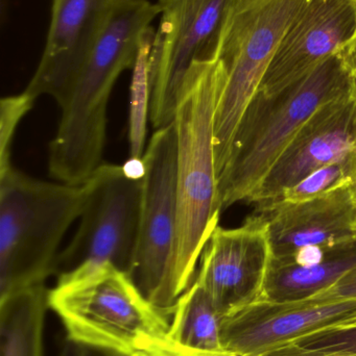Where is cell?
Returning <instances> with one entry per match:
<instances>
[{
    "label": "cell",
    "mask_w": 356,
    "mask_h": 356,
    "mask_svg": "<svg viewBox=\"0 0 356 356\" xmlns=\"http://www.w3.org/2000/svg\"><path fill=\"white\" fill-rule=\"evenodd\" d=\"M159 13L150 0H116L83 62L50 96L61 117L48 170L62 184L83 186L102 164L111 93L121 73L135 68Z\"/></svg>",
    "instance_id": "1"
},
{
    "label": "cell",
    "mask_w": 356,
    "mask_h": 356,
    "mask_svg": "<svg viewBox=\"0 0 356 356\" xmlns=\"http://www.w3.org/2000/svg\"><path fill=\"white\" fill-rule=\"evenodd\" d=\"M227 72L219 58L194 66L176 108L178 227L171 264V294L177 303L192 286L196 266L222 213L215 161V115Z\"/></svg>",
    "instance_id": "2"
},
{
    "label": "cell",
    "mask_w": 356,
    "mask_h": 356,
    "mask_svg": "<svg viewBox=\"0 0 356 356\" xmlns=\"http://www.w3.org/2000/svg\"><path fill=\"white\" fill-rule=\"evenodd\" d=\"M355 89V75L341 52L280 93L258 92L240 120L219 175L222 211L249 203L311 115Z\"/></svg>",
    "instance_id": "3"
},
{
    "label": "cell",
    "mask_w": 356,
    "mask_h": 356,
    "mask_svg": "<svg viewBox=\"0 0 356 356\" xmlns=\"http://www.w3.org/2000/svg\"><path fill=\"white\" fill-rule=\"evenodd\" d=\"M83 204V186L36 179L13 166L0 175V299L54 275L59 247Z\"/></svg>",
    "instance_id": "4"
},
{
    "label": "cell",
    "mask_w": 356,
    "mask_h": 356,
    "mask_svg": "<svg viewBox=\"0 0 356 356\" xmlns=\"http://www.w3.org/2000/svg\"><path fill=\"white\" fill-rule=\"evenodd\" d=\"M48 307L68 339L132 355L148 340L169 332L171 319L144 296L132 278L110 264L58 278Z\"/></svg>",
    "instance_id": "5"
},
{
    "label": "cell",
    "mask_w": 356,
    "mask_h": 356,
    "mask_svg": "<svg viewBox=\"0 0 356 356\" xmlns=\"http://www.w3.org/2000/svg\"><path fill=\"white\" fill-rule=\"evenodd\" d=\"M246 0H158V31L148 54L150 121L173 122L180 90L194 66L219 58L232 20Z\"/></svg>",
    "instance_id": "6"
},
{
    "label": "cell",
    "mask_w": 356,
    "mask_h": 356,
    "mask_svg": "<svg viewBox=\"0 0 356 356\" xmlns=\"http://www.w3.org/2000/svg\"><path fill=\"white\" fill-rule=\"evenodd\" d=\"M307 0H246L234 16L219 58L227 72L215 115L217 175L229 158L234 136L250 102Z\"/></svg>",
    "instance_id": "7"
},
{
    "label": "cell",
    "mask_w": 356,
    "mask_h": 356,
    "mask_svg": "<svg viewBox=\"0 0 356 356\" xmlns=\"http://www.w3.org/2000/svg\"><path fill=\"white\" fill-rule=\"evenodd\" d=\"M144 178L102 163L83 184L77 234L56 259L54 275L110 264L131 275L139 243Z\"/></svg>",
    "instance_id": "8"
},
{
    "label": "cell",
    "mask_w": 356,
    "mask_h": 356,
    "mask_svg": "<svg viewBox=\"0 0 356 356\" xmlns=\"http://www.w3.org/2000/svg\"><path fill=\"white\" fill-rule=\"evenodd\" d=\"M139 243L130 277L144 296L171 315V264L178 227L177 134L169 123L157 129L144 156Z\"/></svg>",
    "instance_id": "9"
},
{
    "label": "cell",
    "mask_w": 356,
    "mask_h": 356,
    "mask_svg": "<svg viewBox=\"0 0 356 356\" xmlns=\"http://www.w3.org/2000/svg\"><path fill=\"white\" fill-rule=\"evenodd\" d=\"M200 261L194 282L223 317L263 298L272 261L265 218L254 213L238 227L217 226Z\"/></svg>",
    "instance_id": "10"
},
{
    "label": "cell",
    "mask_w": 356,
    "mask_h": 356,
    "mask_svg": "<svg viewBox=\"0 0 356 356\" xmlns=\"http://www.w3.org/2000/svg\"><path fill=\"white\" fill-rule=\"evenodd\" d=\"M356 317V298L318 293L294 301L261 298L224 317V348L245 356H265L320 328Z\"/></svg>",
    "instance_id": "11"
},
{
    "label": "cell",
    "mask_w": 356,
    "mask_h": 356,
    "mask_svg": "<svg viewBox=\"0 0 356 356\" xmlns=\"http://www.w3.org/2000/svg\"><path fill=\"white\" fill-rule=\"evenodd\" d=\"M356 33V0H307L293 21L258 92L288 89L336 54Z\"/></svg>",
    "instance_id": "12"
},
{
    "label": "cell",
    "mask_w": 356,
    "mask_h": 356,
    "mask_svg": "<svg viewBox=\"0 0 356 356\" xmlns=\"http://www.w3.org/2000/svg\"><path fill=\"white\" fill-rule=\"evenodd\" d=\"M265 218L272 261H286L307 249L330 248L356 240L353 184L309 200L255 205Z\"/></svg>",
    "instance_id": "13"
},
{
    "label": "cell",
    "mask_w": 356,
    "mask_h": 356,
    "mask_svg": "<svg viewBox=\"0 0 356 356\" xmlns=\"http://www.w3.org/2000/svg\"><path fill=\"white\" fill-rule=\"evenodd\" d=\"M356 152V89L318 108L270 170L249 204L276 200L314 171Z\"/></svg>",
    "instance_id": "14"
},
{
    "label": "cell",
    "mask_w": 356,
    "mask_h": 356,
    "mask_svg": "<svg viewBox=\"0 0 356 356\" xmlns=\"http://www.w3.org/2000/svg\"><path fill=\"white\" fill-rule=\"evenodd\" d=\"M116 0H52L43 54L25 93L37 99L77 68L98 40Z\"/></svg>",
    "instance_id": "15"
},
{
    "label": "cell",
    "mask_w": 356,
    "mask_h": 356,
    "mask_svg": "<svg viewBox=\"0 0 356 356\" xmlns=\"http://www.w3.org/2000/svg\"><path fill=\"white\" fill-rule=\"evenodd\" d=\"M355 266L356 240L330 248L307 249L286 261H272L263 298H309L334 286Z\"/></svg>",
    "instance_id": "16"
},
{
    "label": "cell",
    "mask_w": 356,
    "mask_h": 356,
    "mask_svg": "<svg viewBox=\"0 0 356 356\" xmlns=\"http://www.w3.org/2000/svg\"><path fill=\"white\" fill-rule=\"evenodd\" d=\"M48 292L39 284L0 299V356H42Z\"/></svg>",
    "instance_id": "17"
},
{
    "label": "cell",
    "mask_w": 356,
    "mask_h": 356,
    "mask_svg": "<svg viewBox=\"0 0 356 356\" xmlns=\"http://www.w3.org/2000/svg\"><path fill=\"white\" fill-rule=\"evenodd\" d=\"M167 337L186 348L202 351L223 350L219 314L204 289L194 282L181 295L171 312Z\"/></svg>",
    "instance_id": "18"
},
{
    "label": "cell",
    "mask_w": 356,
    "mask_h": 356,
    "mask_svg": "<svg viewBox=\"0 0 356 356\" xmlns=\"http://www.w3.org/2000/svg\"><path fill=\"white\" fill-rule=\"evenodd\" d=\"M153 38V37H152ZM150 38L142 50L133 69L130 102L129 143L130 158L142 159L146 152V124L150 120V94L148 85V54Z\"/></svg>",
    "instance_id": "19"
},
{
    "label": "cell",
    "mask_w": 356,
    "mask_h": 356,
    "mask_svg": "<svg viewBox=\"0 0 356 356\" xmlns=\"http://www.w3.org/2000/svg\"><path fill=\"white\" fill-rule=\"evenodd\" d=\"M355 180L356 152L314 171L292 188L284 191L277 199L290 202L309 200L342 186L355 184Z\"/></svg>",
    "instance_id": "20"
},
{
    "label": "cell",
    "mask_w": 356,
    "mask_h": 356,
    "mask_svg": "<svg viewBox=\"0 0 356 356\" xmlns=\"http://www.w3.org/2000/svg\"><path fill=\"white\" fill-rule=\"evenodd\" d=\"M290 344L309 350L356 355V317L320 328Z\"/></svg>",
    "instance_id": "21"
},
{
    "label": "cell",
    "mask_w": 356,
    "mask_h": 356,
    "mask_svg": "<svg viewBox=\"0 0 356 356\" xmlns=\"http://www.w3.org/2000/svg\"><path fill=\"white\" fill-rule=\"evenodd\" d=\"M35 98L24 91L0 102V175L12 167L10 146L19 123L33 108Z\"/></svg>",
    "instance_id": "22"
},
{
    "label": "cell",
    "mask_w": 356,
    "mask_h": 356,
    "mask_svg": "<svg viewBox=\"0 0 356 356\" xmlns=\"http://www.w3.org/2000/svg\"><path fill=\"white\" fill-rule=\"evenodd\" d=\"M132 356H245L223 349L219 351H202L186 348L169 340L167 336L142 343Z\"/></svg>",
    "instance_id": "23"
},
{
    "label": "cell",
    "mask_w": 356,
    "mask_h": 356,
    "mask_svg": "<svg viewBox=\"0 0 356 356\" xmlns=\"http://www.w3.org/2000/svg\"><path fill=\"white\" fill-rule=\"evenodd\" d=\"M61 356H132L67 338Z\"/></svg>",
    "instance_id": "24"
},
{
    "label": "cell",
    "mask_w": 356,
    "mask_h": 356,
    "mask_svg": "<svg viewBox=\"0 0 356 356\" xmlns=\"http://www.w3.org/2000/svg\"><path fill=\"white\" fill-rule=\"evenodd\" d=\"M322 294L340 298H356V266L334 286L322 291Z\"/></svg>",
    "instance_id": "25"
},
{
    "label": "cell",
    "mask_w": 356,
    "mask_h": 356,
    "mask_svg": "<svg viewBox=\"0 0 356 356\" xmlns=\"http://www.w3.org/2000/svg\"><path fill=\"white\" fill-rule=\"evenodd\" d=\"M265 356H356L348 353H324V351L309 350L295 344H286Z\"/></svg>",
    "instance_id": "26"
},
{
    "label": "cell",
    "mask_w": 356,
    "mask_h": 356,
    "mask_svg": "<svg viewBox=\"0 0 356 356\" xmlns=\"http://www.w3.org/2000/svg\"><path fill=\"white\" fill-rule=\"evenodd\" d=\"M345 62L356 77V33L353 42L349 44L348 47L343 51Z\"/></svg>",
    "instance_id": "27"
},
{
    "label": "cell",
    "mask_w": 356,
    "mask_h": 356,
    "mask_svg": "<svg viewBox=\"0 0 356 356\" xmlns=\"http://www.w3.org/2000/svg\"><path fill=\"white\" fill-rule=\"evenodd\" d=\"M353 188H355V196H356V180H355V184H353Z\"/></svg>",
    "instance_id": "28"
}]
</instances>
